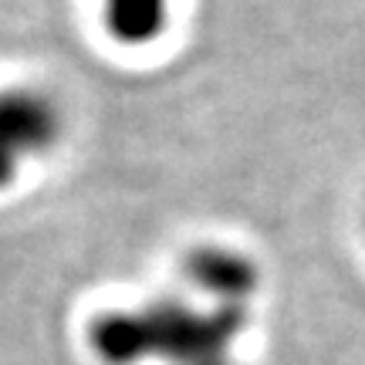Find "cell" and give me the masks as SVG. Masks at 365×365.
<instances>
[{"label":"cell","mask_w":365,"mask_h":365,"mask_svg":"<svg viewBox=\"0 0 365 365\" xmlns=\"http://www.w3.org/2000/svg\"><path fill=\"white\" fill-rule=\"evenodd\" d=\"M65 135V108L38 85L0 88V193L17 176L58 149Z\"/></svg>","instance_id":"obj_2"},{"label":"cell","mask_w":365,"mask_h":365,"mask_svg":"<svg viewBox=\"0 0 365 365\" xmlns=\"http://www.w3.org/2000/svg\"><path fill=\"white\" fill-rule=\"evenodd\" d=\"M182 274L210 304L217 308H247L261 287V267L244 250L223 244H200L182 257Z\"/></svg>","instance_id":"obj_3"},{"label":"cell","mask_w":365,"mask_h":365,"mask_svg":"<svg viewBox=\"0 0 365 365\" xmlns=\"http://www.w3.org/2000/svg\"><path fill=\"white\" fill-rule=\"evenodd\" d=\"M247 331V308H196L156 298L91 318L88 349L102 365H237L234 345Z\"/></svg>","instance_id":"obj_1"},{"label":"cell","mask_w":365,"mask_h":365,"mask_svg":"<svg viewBox=\"0 0 365 365\" xmlns=\"http://www.w3.org/2000/svg\"><path fill=\"white\" fill-rule=\"evenodd\" d=\"M173 0H102V27L118 48H149L170 31Z\"/></svg>","instance_id":"obj_4"}]
</instances>
